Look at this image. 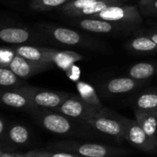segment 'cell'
Segmentation results:
<instances>
[{
  "mask_svg": "<svg viewBox=\"0 0 157 157\" xmlns=\"http://www.w3.org/2000/svg\"><path fill=\"white\" fill-rule=\"evenodd\" d=\"M40 27L42 32L58 43L68 46L97 48V40H91L75 29L51 24H40Z\"/></svg>",
  "mask_w": 157,
  "mask_h": 157,
  "instance_id": "7a4b0ae2",
  "label": "cell"
},
{
  "mask_svg": "<svg viewBox=\"0 0 157 157\" xmlns=\"http://www.w3.org/2000/svg\"><path fill=\"white\" fill-rule=\"evenodd\" d=\"M20 79L21 78L18 77L9 67H0V85L2 86H17L20 84Z\"/></svg>",
  "mask_w": 157,
  "mask_h": 157,
  "instance_id": "603a6c76",
  "label": "cell"
},
{
  "mask_svg": "<svg viewBox=\"0 0 157 157\" xmlns=\"http://www.w3.org/2000/svg\"><path fill=\"white\" fill-rule=\"evenodd\" d=\"M116 1H120V2H123V1H127V0H116Z\"/></svg>",
  "mask_w": 157,
  "mask_h": 157,
  "instance_id": "f546056e",
  "label": "cell"
},
{
  "mask_svg": "<svg viewBox=\"0 0 157 157\" xmlns=\"http://www.w3.org/2000/svg\"><path fill=\"white\" fill-rule=\"evenodd\" d=\"M139 9L142 15L157 17V0H140Z\"/></svg>",
  "mask_w": 157,
  "mask_h": 157,
  "instance_id": "d4e9b609",
  "label": "cell"
},
{
  "mask_svg": "<svg viewBox=\"0 0 157 157\" xmlns=\"http://www.w3.org/2000/svg\"><path fill=\"white\" fill-rule=\"evenodd\" d=\"M1 100L3 104L14 109H32L35 108L29 98L19 87L7 90L2 93Z\"/></svg>",
  "mask_w": 157,
  "mask_h": 157,
  "instance_id": "8fae6325",
  "label": "cell"
},
{
  "mask_svg": "<svg viewBox=\"0 0 157 157\" xmlns=\"http://www.w3.org/2000/svg\"><path fill=\"white\" fill-rule=\"evenodd\" d=\"M121 121L125 129L124 137L132 145L146 152L152 151L156 147L136 121L122 119Z\"/></svg>",
  "mask_w": 157,
  "mask_h": 157,
  "instance_id": "8992f818",
  "label": "cell"
},
{
  "mask_svg": "<svg viewBox=\"0 0 157 157\" xmlns=\"http://www.w3.org/2000/svg\"><path fill=\"white\" fill-rule=\"evenodd\" d=\"M120 4H122V2L116 0H98L97 2L86 6L83 9L67 12L64 14V16L70 17H91L109 6Z\"/></svg>",
  "mask_w": 157,
  "mask_h": 157,
  "instance_id": "5bb4252c",
  "label": "cell"
},
{
  "mask_svg": "<svg viewBox=\"0 0 157 157\" xmlns=\"http://www.w3.org/2000/svg\"><path fill=\"white\" fill-rule=\"evenodd\" d=\"M127 48L139 53H154L157 52V44L148 36H138L132 39L127 43Z\"/></svg>",
  "mask_w": 157,
  "mask_h": 157,
  "instance_id": "e0dca14e",
  "label": "cell"
},
{
  "mask_svg": "<svg viewBox=\"0 0 157 157\" xmlns=\"http://www.w3.org/2000/svg\"><path fill=\"white\" fill-rule=\"evenodd\" d=\"M76 88L79 93V97L85 102H86L88 105H90L94 108L101 109L102 105L100 103V100H99L95 89L89 84L85 83L83 81H77Z\"/></svg>",
  "mask_w": 157,
  "mask_h": 157,
  "instance_id": "ac0fdd59",
  "label": "cell"
},
{
  "mask_svg": "<svg viewBox=\"0 0 157 157\" xmlns=\"http://www.w3.org/2000/svg\"><path fill=\"white\" fill-rule=\"evenodd\" d=\"M53 63L35 62L26 59L20 55L14 54L9 62L8 67L21 79H28L40 73L52 68Z\"/></svg>",
  "mask_w": 157,
  "mask_h": 157,
  "instance_id": "5b68a950",
  "label": "cell"
},
{
  "mask_svg": "<svg viewBox=\"0 0 157 157\" xmlns=\"http://www.w3.org/2000/svg\"><path fill=\"white\" fill-rule=\"evenodd\" d=\"M19 88L26 93L35 108L40 107L54 109L71 96L70 94L63 92L50 91L32 86H20Z\"/></svg>",
  "mask_w": 157,
  "mask_h": 157,
  "instance_id": "277c9868",
  "label": "cell"
},
{
  "mask_svg": "<svg viewBox=\"0 0 157 157\" xmlns=\"http://www.w3.org/2000/svg\"><path fill=\"white\" fill-rule=\"evenodd\" d=\"M135 121L143 128L150 140L157 144V114L153 112L135 109Z\"/></svg>",
  "mask_w": 157,
  "mask_h": 157,
  "instance_id": "4fadbf2b",
  "label": "cell"
},
{
  "mask_svg": "<svg viewBox=\"0 0 157 157\" xmlns=\"http://www.w3.org/2000/svg\"><path fill=\"white\" fill-rule=\"evenodd\" d=\"M3 132H4V121L3 120H0V133L3 134Z\"/></svg>",
  "mask_w": 157,
  "mask_h": 157,
  "instance_id": "83f0119b",
  "label": "cell"
},
{
  "mask_svg": "<svg viewBox=\"0 0 157 157\" xmlns=\"http://www.w3.org/2000/svg\"><path fill=\"white\" fill-rule=\"evenodd\" d=\"M31 31L24 28L6 27L0 30V39L8 44H24L33 40Z\"/></svg>",
  "mask_w": 157,
  "mask_h": 157,
  "instance_id": "7c38bea8",
  "label": "cell"
},
{
  "mask_svg": "<svg viewBox=\"0 0 157 157\" xmlns=\"http://www.w3.org/2000/svg\"><path fill=\"white\" fill-rule=\"evenodd\" d=\"M96 130L115 137H124L125 129L121 121H116L103 116V111L86 121Z\"/></svg>",
  "mask_w": 157,
  "mask_h": 157,
  "instance_id": "ba28073f",
  "label": "cell"
},
{
  "mask_svg": "<svg viewBox=\"0 0 157 157\" xmlns=\"http://www.w3.org/2000/svg\"><path fill=\"white\" fill-rule=\"evenodd\" d=\"M55 50L56 49L35 47V46H29V45H21V46L14 47L11 49V51L15 54L20 55L31 61L44 62V63H52V58Z\"/></svg>",
  "mask_w": 157,
  "mask_h": 157,
  "instance_id": "9c48e42d",
  "label": "cell"
},
{
  "mask_svg": "<svg viewBox=\"0 0 157 157\" xmlns=\"http://www.w3.org/2000/svg\"><path fill=\"white\" fill-rule=\"evenodd\" d=\"M137 85V80L132 77H118L109 81L106 88L111 94H123L133 90Z\"/></svg>",
  "mask_w": 157,
  "mask_h": 157,
  "instance_id": "2e32d148",
  "label": "cell"
},
{
  "mask_svg": "<svg viewBox=\"0 0 157 157\" xmlns=\"http://www.w3.org/2000/svg\"><path fill=\"white\" fill-rule=\"evenodd\" d=\"M146 36H148L150 39H152L157 44V31H150L146 34Z\"/></svg>",
  "mask_w": 157,
  "mask_h": 157,
  "instance_id": "4316f807",
  "label": "cell"
},
{
  "mask_svg": "<svg viewBox=\"0 0 157 157\" xmlns=\"http://www.w3.org/2000/svg\"><path fill=\"white\" fill-rule=\"evenodd\" d=\"M70 0H31L29 7L35 11H48L58 8Z\"/></svg>",
  "mask_w": 157,
  "mask_h": 157,
  "instance_id": "7402d4cb",
  "label": "cell"
},
{
  "mask_svg": "<svg viewBox=\"0 0 157 157\" xmlns=\"http://www.w3.org/2000/svg\"><path fill=\"white\" fill-rule=\"evenodd\" d=\"M91 17L113 22L126 29L138 28L143 23L142 13L139 7L124 5L123 3L109 6Z\"/></svg>",
  "mask_w": 157,
  "mask_h": 157,
  "instance_id": "6da1fadb",
  "label": "cell"
},
{
  "mask_svg": "<svg viewBox=\"0 0 157 157\" xmlns=\"http://www.w3.org/2000/svg\"><path fill=\"white\" fill-rule=\"evenodd\" d=\"M53 110L65 117L82 119L86 121L101 112V109L88 105L77 96H70Z\"/></svg>",
  "mask_w": 157,
  "mask_h": 157,
  "instance_id": "3957f363",
  "label": "cell"
},
{
  "mask_svg": "<svg viewBox=\"0 0 157 157\" xmlns=\"http://www.w3.org/2000/svg\"><path fill=\"white\" fill-rule=\"evenodd\" d=\"M156 72V66L150 63H139L130 68L129 75L135 80H144L153 76Z\"/></svg>",
  "mask_w": 157,
  "mask_h": 157,
  "instance_id": "d6986e66",
  "label": "cell"
},
{
  "mask_svg": "<svg viewBox=\"0 0 157 157\" xmlns=\"http://www.w3.org/2000/svg\"><path fill=\"white\" fill-rule=\"evenodd\" d=\"M70 24L94 33H112L126 29L113 22L93 17H72Z\"/></svg>",
  "mask_w": 157,
  "mask_h": 157,
  "instance_id": "52a82bcc",
  "label": "cell"
},
{
  "mask_svg": "<svg viewBox=\"0 0 157 157\" xmlns=\"http://www.w3.org/2000/svg\"><path fill=\"white\" fill-rule=\"evenodd\" d=\"M41 124L49 132L63 134L70 132L72 126L69 121L63 114L58 112H47L41 116Z\"/></svg>",
  "mask_w": 157,
  "mask_h": 157,
  "instance_id": "30bf717a",
  "label": "cell"
},
{
  "mask_svg": "<svg viewBox=\"0 0 157 157\" xmlns=\"http://www.w3.org/2000/svg\"><path fill=\"white\" fill-rule=\"evenodd\" d=\"M1 157H16V155H9V154H2Z\"/></svg>",
  "mask_w": 157,
  "mask_h": 157,
  "instance_id": "f1b7e54d",
  "label": "cell"
},
{
  "mask_svg": "<svg viewBox=\"0 0 157 157\" xmlns=\"http://www.w3.org/2000/svg\"><path fill=\"white\" fill-rule=\"evenodd\" d=\"M26 157H83L81 155H71L67 153H52L47 151H40V150H33L28 152Z\"/></svg>",
  "mask_w": 157,
  "mask_h": 157,
  "instance_id": "484cf974",
  "label": "cell"
},
{
  "mask_svg": "<svg viewBox=\"0 0 157 157\" xmlns=\"http://www.w3.org/2000/svg\"><path fill=\"white\" fill-rule=\"evenodd\" d=\"M83 58L84 57L81 54L75 52L55 50L52 54V61L55 65L59 66L64 71H68V69L71 68L75 62L83 60Z\"/></svg>",
  "mask_w": 157,
  "mask_h": 157,
  "instance_id": "9a60e30c",
  "label": "cell"
},
{
  "mask_svg": "<svg viewBox=\"0 0 157 157\" xmlns=\"http://www.w3.org/2000/svg\"><path fill=\"white\" fill-rule=\"evenodd\" d=\"M136 109L157 114V93H145L138 97Z\"/></svg>",
  "mask_w": 157,
  "mask_h": 157,
  "instance_id": "44dd1931",
  "label": "cell"
},
{
  "mask_svg": "<svg viewBox=\"0 0 157 157\" xmlns=\"http://www.w3.org/2000/svg\"><path fill=\"white\" fill-rule=\"evenodd\" d=\"M8 137L14 144H23L29 140V132L25 127L21 125H16L10 129Z\"/></svg>",
  "mask_w": 157,
  "mask_h": 157,
  "instance_id": "cb8c5ba5",
  "label": "cell"
},
{
  "mask_svg": "<svg viewBox=\"0 0 157 157\" xmlns=\"http://www.w3.org/2000/svg\"><path fill=\"white\" fill-rule=\"evenodd\" d=\"M16 157H26V156H21V155H16Z\"/></svg>",
  "mask_w": 157,
  "mask_h": 157,
  "instance_id": "4dcf8cb0",
  "label": "cell"
},
{
  "mask_svg": "<svg viewBox=\"0 0 157 157\" xmlns=\"http://www.w3.org/2000/svg\"><path fill=\"white\" fill-rule=\"evenodd\" d=\"M76 152L83 157H107L110 150L98 144H85L76 148Z\"/></svg>",
  "mask_w": 157,
  "mask_h": 157,
  "instance_id": "ffe728a7",
  "label": "cell"
}]
</instances>
